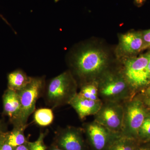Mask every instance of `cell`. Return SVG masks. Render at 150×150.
I'll return each mask as SVG.
<instances>
[{"label":"cell","mask_w":150,"mask_h":150,"mask_svg":"<svg viewBox=\"0 0 150 150\" xmlns=\"http://www.w3.org/2000/svg\"><path fill=\"white\" fill-rule=\"evenodd\" d=\"M44 87L43 77L33 78L27 86L17 92L20 98L21 108L18 118L12 124L13 126L26 127L28 118L35 110L36 102L43 93Z\"/></svg>","instance_id":"1"},{"label":"cell","mask_w":150,"mask_h":150,"mask_svg":"<svg viewBox=\"0 0 150 150\" xmlns=\"http://www.w3.org/2000/svg\"><path fill=\"white\" fill-rule=\"evenodd\" d=\"M107 62V56L99 49L88 48L81 51L76 56L75 64L80 75L87 76L99 72Z\"/></svg>","instance_id":"2"},{"label":"cell","mask_w":150,"mask_h":150,"mask_svg":"<svg viewBox=\"0 0 150 150\" xmlns=\"http://www.w3.org/2000/svg\"><path fill=\"white\" fill-rule=\"evenodd\" d=\"M72 83L68 73H64L52 79L46 93V100L53 108L58 107L68 100L69 103L75 95L71 94Z\"/></svg>","instance_id":"3"},{"label":"cell","mask_w":150,"mask_h":150,"mask_svg":"<svg viewBox=\"0 0 150 150\" xmlns=\"http://www.w3.org/2000/svg\"><path fill=\"white\" fill-rule=\"evenodd\" d=\"M149 53L138 57L131 58L126 61L125 75L128 82L134 87H139L150 82L148 70Z\"/></svg>","instance_id":"4"},{"label":"cell","mask_w":150,"mask_h":150,"mask_svg":"<svg viewBox=\"0 0 150 150\" xmlns=\"http://www.w3.org/2000/svg\"><path fill=\"white\" fill-rule=\"evenodd\" d=\"M3 116L8 117L9 121L13 124L18 118L21 110V102L18 93L8 88L2 96Z\"/></svg>","instance_id":"5"},{"label":"cell","mask_w":150,"mask_h":150,"mask_svg":"<svg viewBox=\"0 0 150 150\" xmlns=\"http://www.w3.org/2000/svg\"><path fill=\"white\" fill-rule=\"evenodd\" d=\"M74 108L81 119L96 113L100 109V103L98 100H92L76 94L69 103Z\"/></svg>","instance_id":"6"},{"label":"cell","mask_w":150,"mask_h":150,"mask_svg":"<svg viewBox=\"0 0 150 150\" xmlns=\"http://www.w3.org/2000/svg\"><path fill=\"white\" fill-rule=\"evenodd\" d=\"M120 47L121 51L127 54H135L144 50L142 32H130L121 35Z\"/></svg>","instance_id":"7"},{"label":"cell","mask_w":150,"mask_h":150,"mask_svg":"<svg viewBox=\"0 0 150 150\" xmlns=\"http://www.w3.org/2000/svg\"><path fill=\"white\" fill-rule=\"evenodd\" d=\"M59 146L64 150H83L82 140L77 130L66 129L59 135L58 139Z\"/></svg>","instance_id":"8"},{"label":"cell","mask_w":150,"mask_h":150,"mask_svg":"<svg viewBox=\"0 0 150 150\" xmlns=\"http://www.w3.org/2000/svg\"><path fill=\"white\" fill-rule=\"evenodd\" d=\"M127 118L130 129L134 132L140 130L145 120V112L138 103L130 105L127 110Z\"/></svg>","instance_id":"9"},{"label":"cell","mask_w":150,"mask_h":150,"mask_svg":"<svg viewBox=\"0 0 150 150\" xmlns=\"http://www.w3.org/2000/svg\"><path fill=\"white\" fill-rule=\"evenodd\" d=\"M88 134L94 148L97 150L104 149L107 142V133L105 129L97 123L89 125Z\"/></svg>","instance_id":"10"},{"label":"cell","mask_w":150,"mask_h":150,"mask_svg":"<svg viewBox=\"0 0 150 150\" xmlns=\"http://www.w3.org/2000/svg\"><path fill=\"white\" fill-rule=\"evenodd\" d=\"M32 79L21 70H15L8 75V88L16 92L20 91L27 86Z\"/></svg>","instance_id":"11"},{"label":"cell","mask_w":150,"mask_h":150,"mask_svg":"<svg viewBox=\"0 0 150 150\" xmlns=\"http://www.w3.org/2000/svg\"><path fill=\"white\" fill-rule=\"evenodd\" d=\"M100 117L103 124L110 129H117L121 126V115L117 109L113 107L105 108L101 112Z\"/></svg>","instance_id":"12"},{"label":"cell","mask_w":150,"mask_h":150,"mask_svg":"<svg viewBox=\"0 0 150 150\" xmlns=\"http://www.w3.org/2000/svg\"><path fill=\"white\" fill-rule=\"evenodd\" d=\"M125 82L118 78L110 79L105 83L101 89V93L106 96H114L121 93L126 88Z\"/></svg>","instance_id":"13"},{"label":"cell","mask_w":150,"mask_h":150,"mask_svg":"<svg viewBox=\"0 0 150 150\" xmlns=\"http://www.w3.org/2000/svg\"><path fill=\"white\" fill-rule=\"evenodd\" d=\"M26 127L13 126L11 131H8L6 137V141L11 146L16 147L26 143L24 131Z\"/></svg>","instance_id":"14"},{"label":"cell","mask_w":150,"mask_h":150,"mask_svg":"<svg viewBox=\"0 0 150 150\" xmlns=\"http://www.w3.org/2000/svg\"><path fill=\"white\" fill-rule=\"evenodd\" d=\"M54 119V113L50 108H40L34 113V121L40 126L45 127L49 126L53 122Z\"/></svg>","instance_id":"15"},{"label":"cell","mask_w":150,"mask_h":150,"mask_svg":"<svg viewBox=\"0 0 150 150\" xmlns=\"http://www.w3.org/2000/svg\"><path fill=\"white\" fill-rule=\"evenodd\" d=\"M97 89L93 85H88L84 86L79 94V96L87 99L98 100Z\"/></svg>","instance_id":"16"},{"label":"cell","mask_w":150,"mask_h":150,"mask_svg":"<svg viewBox=\"0 0 150 150\" xmlns=\"http://www.w3.org/2000/svg\"><path fill=\"white\" fill-rule=\"evenodd\" d=\"M47 132L40 133L38 139L35 142H28L29 150H46V146L43 143V140Z\"/></svg>","instance_id":"17"},{"label":"cell","mask_w":150,"mask_h":150,"mask_svg":"<svg viewBox=\"0 0 150 150\" xmlns=\"http://www.w3.org/2000/svg\"><path fill=\"white\" fill-rule=\"evenodd\" d=\"M110 150H134L132 145L125 142H118L111 147Z\"/></svg>","instance_id":"18"},{"label":"cell","mask_w":150,"mask_h":150,"mask_svg":"<svg viewBox=\"0 0 150 150\" xmlns=\"http://www.w3.org/2000/svg\"><path fill=\"white\" fill-rule=\"evenodd\" d=\"M139 130L143 137H150V118L145 119Z\"/></svg>","instance_id":"19"},{"label":"cell","mask_w":150,"mask_h":150,"mask_svg":"<svg viewBox=\"0 0 150 150\" xmlns=\"http://www.w3.org/2000/svg\"><path fill=\"white\" fill-rule=\"evenodd\" d=\"M144 41V49L150 47V29L142 32Z\"/></svg>","instance_id":"20"},{"label":"cell","mask_w":150,"mask_h":150,"mask_svg":"<svg viewBox=\"0 0 150 150\" xmlns=\"http://www.w3.org/2000/svg\"><path fill=\"white\" fill-rule=\"evenodd\" d=\"M7 132V123L4 119H0V138Z\"/></svg>","instance_id":"21"},{"label":"cell","mask_w":150,"mask_h":150,"mask_svg":"<svg viewBox=\"0 0 150 150\" xmlns=\"http://www.w3.org/2000/svg\"><path fill=\"white\" fill-rule=\"evenodd\" d=\"M15 148L14 147L8 144L7 142L6 141V139L5 141L2 145L0 150H14Z\"/></svg>","instance_id":"22"},{"label":"cell","mask_w":150,"mask_h":150,"mask_svg":"<svg viewBox=\"0 0 150 150\" xmlns=\"http://www.w3.org/2000/svg\"><path fill=\"white\" fill-rule=\"evenodd\" d=\"M145 93V102L150 107V86L146 90Z\"/></svg>","instance_id":"23"},{"label":"cell","mask_w":150,"mask_h":150,"mask_svg":"<svg viewBox=\"0 0 150 150\" xmlns=\"http://www.w3.org/2000/svg\"><path fill=\"white\" fill-rule=\"evenodd\" d=\"M14 150H29V149L28 144L27 146H26L24 144L20 145L16 147Z\"/></svg>","instance_id":"24"},{"label":"cell","mask_w":150,"mask_h":150,"mask_svg":"<svg viewBox=\"0 0 150 150\" xmlns=\"http://www.w3.org/2000/svg\"><path fill=\"white\" fill-rule=\"evenodd\" d=\"M7 132L5 134H4V136H3L2 137L0 138V149H1V146L3 144V143L5 141L6 137V134Z\"/></svg>","instance_id":"25"},{"label":"cell","mask_w":150,"mask_h":150,"mask_svg":"<svg viewBox=\"0 0 150 150\" xmlns=\"http://www.w3.org/2000/svg\"><path fill=\"white\" fill-rule=\"evenodd\" d=\"M135 2L139 5H141L144 2L145 0H135Z\"/></svg>","instance_id":"26"},{"label":"cell","mask_w":150,"mask_h":150,"mask_svg":"<svg viewBox=\"0 0 150 150\" xmlns=\"http://www.w3.org/2000/svg\"><path fill=\"white\" fill-rule=\"evenodd\" d=\"M0 18L2 19L8 25H10L9 23H8V22L7 21V20H6V19L2 15H1V14H0Z\"/></svg>","instance_id":"27"},{"label":"cell","mask_w":150,"mask_h":150,"mask_svg":"<svg viewBox=\"0 0 150 150\" xmlns=\"http://www.w3.org/2000/svg\"><path fill=\"white\" fill-rule=\"evenodd\" d=\"M148 70H149V73L150 75V52H149V63H148Z\"/></svg>","instance_id":"28"},{"label":"cell","mask_w":150,"mask_h":150,"mask_svg":"<svg viewBox=\"0 0 150 150\" xmlns=\"http://www.w3.org/2000/svg\"><path fill=\"white\" fill-rule=\"evenodd\" d=\"M137 150H150V148L147 147H142L139 148Z\"/></svg>","instance_id":"29"},{"label":"cell","mask_w":150,"mask_h":150,"mask_svg":"<svg viewBox=\"0 0 150 150\" xmlns=\"http://www.w3.org/2000/svg\"><path fill=\"white\" fill-rule=\"evenodd\" d=\"M51 150H64L61 149H59L58 148H54L52 149Z\"/></svg>","instance_id":"30"}]
</instances>
